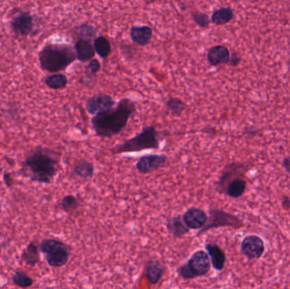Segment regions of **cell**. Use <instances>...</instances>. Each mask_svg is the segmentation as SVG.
I'll list each match as a JSON object with an SVG mask.
<instances>
[{"mask_svg":"<svg viewBox=\"0 0 290 289\" xmlns=\"http://www.w3.org/2000/svg\"><path fill=\"white\" fill-rule=\"evenodd\" d=\"M60 153L50 148H32L26 153L20 174L33 182L51 183L60 171Z\"/></svg>","mask_w":290,"mask_h":289,"instance_id":"obj_1","label":"cell"},{"mask_svg":"<svg viewBox=\"0 0 290 289\" xmlns=\"http://www.w3.org/2000/svg\"><path fill=\"white\" fill-rule=\"evenodd\" d=\"M136 111V105L129 99H122L115 108L93 116L92 126L95 134L101 138H110L119 134L128 126V121Z\"/></svg>","mask_w":290,"mask_h":289,"instance_id":"obj_2","label":"cell"},{"mask_svg":"<svg viewBox=\"0 0 290 289\" xmlns=\"http://www.w3.org/2000/svg\"><path fill=\"white\" fill-rule=\"evenodd\" d=\"M76 60L75 49L64 43H48L38 53L40 67L50 73L65 71Z\"/></svg>","mask_w":290,"mask_h":289,"instance_id":"obj_3","label":"cell"},{"mask_svg":"<svg viewBox=\"0 0 290 289\" xmlns=\"http://www.w3.org/2000/svg\"><path fill=\"white\" fill-rule=\"evenodd\" d=\"M161 139V133L157 131L155 126L152 125L144 126L136 136L113 148L110 153L115 155L123 153L139 152L142 150H159Z\"/></svg>","mask_w":290,"mask_h":289,"instance_id":"obj_4","label":"cell"},{"mask_svg":"<svg viewBox=\"0 0 290 289\" xmlns=\"http://www.w3.org/2000/svg\"><path fill=\"white\" fill-rule=\"evenodd\" d=\"M40 252L45 255L48 265L54 268L66 266L70 259L71 248L60 240L48 238L39 245Z\"/></svg>","mask_w":290,"mask_h":289,"instance_id":"obj_5","label":"cell"},{"mask_svg":"<svg viewBox=\"0 0 290 289\" xmlns=\"http://www.w3.org/2000/svg\"><path fill=\"white\" fill-rule=\"evenodd\" d=\"M208 220L205 225L197 232V236H199L212 229L218 227H233L238 229L243 226V221L238 218V216L233 214L226 212L224 210L218 209H210Z\"/></svg>","mask_w":290,"mask_h":289,"instance_id":"obj_6","label":"cell"},{"mask_svg":"<svg viewBox=\"0 0 290 289\" xmlns=\"http://www.w3.org/2000/svg\"><path fill=\"white\" fill-rule=\"evenodd\" d=\"M186 264L190 270L193 279L207 275L212 266L209 255L204 250H198L193 253Z\"/></svg>","mask_w":290,"mask_h":289,"instance_id":"obj_7","label":"cell"},{"mask_svg":"<svg viewBox=\"0 0 290 289\" xmlns=\"http://www.w3.org/2000/svg\"><path fill=\"white\" fill-rule=\"evenodd\" d=\"M168 158L164 155H145L137 161V171L140 174H149L161 169L168 163Z\"/></svg>","mask_w":290,"mask_h":289,"instance_id":"obj_8","label":"cell"},{"mask_svg":"<svg viewBox=\"0 0 290 289\" xmlns=\"http://www.w3.org/2000/svg\"><path fill=\"white\" fill-rule=\"evenodd\" d=\"M241 252L248 260L259 259L265 252L264 241L256 235L245 236L241 244Z\"/></svg>","mask_w":290,"mask_h":289,"instance_id":"obj_9","label":"cell"},{"mask_svg":"<svg viewBox=\"0 0 290 289\" xmlns=\"http://www.w3.org/2000/svg\"><path fill=\"white\" fill-rule=\"evenodd\" d=\"M33 16L28 11H21L14 16L11 21V27L14 33L21 37H26L33 31Z\"/></svg>","mask_w":290,"mask_h":289,"instance_id":"obj_10","label":"cell"},{"mask_svg":"<svg viewBox=\"0 0 290 289\" xmlns=\"http://www.w3.org/2000/svg\"><path fill=\"white\" fill-rule=\"evenodd\" d=\"M115 104V100L110 95L98 93L89 98L85 105V108L89 115L95 116L97 114L113 108Z\"/></svg>","mask_w":290,"mask_h":289,"instance_id":"obj_11","label":"cell"},{"mask_svg":"<svg viewBox=\"0 0 290 289\" xmlns=\"http://www.w3.org/2000/svg\"><path fill=\"white\" fill-rule=\"evenodd\" d=\"M183 218L189 228L199 230L206 224L208 215L199 208L191 207L184 212Z\"/></svg>","mask_w":290,"mask_h":289,"instance_id":"obj_12","label":"cell"},{"mask_svg":"<svg viewBox=\"0 0 290 289\" xmlns=\"http://www.w3.org/2000/svg\"><path fill=\"white\" fill-rule=\"evenodd\" d=\"M243 168H244L243 165L238 163H232L226 166L216 183V189L217 192L222 194L226 184L232 179L235 178L236 176L238 177V176H240L239 173H241L240 171Z\"/></svg>","mask_w":290,"mask_h":289,"instance_id":"obj_13","label":"cell"},{"mask_svg":"<svg viewBox=\"0 0 290 289\" xmlns=\"http://www.w3.org/2000/svg\"><path fill=\"white\" fill-rule=\"evenodd\" d=\"M165 266L158 260H149L145 266V274L146 278L149 283L156 285L159 283L162 276L165 274Z\"/></svg>","mask_w":290,"mask_h":289,"instance_id":"obj_14","label":"cell"},{"mask_svg":"<svg viewBox=\"0 0 290 289\" xmlns=\"http://www.w3.org/2000/svg\"><path fill=\"white\" fill-rule=\"evenodd\" d=\"M165 227L168 229V232L175 237L184 236L186 234H188L191 230L186 225L183 216H180V215L172 216L170 218H168L165 221Z\"/></svg>","mask_w":290,"mask_h":289,"instance_id":"obj_15","label":"cell"},{"mask_svg":"<svg viewBox=\"0 0 290 289\" xmlns=\"http://www.w3.org/2000/svg\"><path fill=\"white\" fill-rule=\"evenodd\" d=\"M94 171L95 168L94 164L92 163L91 161H88L87 159L81 158L74 162L71 173L78 178L87 180L94 176Z\"/></svg>","mask_w":290,"mask_h":289,"instance_id":"obj_16","label":"cell"},{"mask_svg":"<svg viewBox=\"0 0 290 289\" xmlns=\"http://www.w3.org/2000/svg\"><path fill=\"white\" fill-rule=\"evenodd\" d=\"M230 52L227 47L222 45L212 47L207 54V61L212 66L227 64L230 61Z\"/></svg>","mask_w":290,"mask_h":289,"instance_id":"obj_17","label":"cell"},{"mask_svg":"<svg viewBox=\"0 0 290 289\" xmlns=\"http://www.w3.org/2000/svg\"><path fill=\"white\" fill-rule=\"evenodd\" d=\"M205 250L207 254L209 255L212 266L216 271H222L224 268L226 264V255L223 250L217 245L212 244H206Z\"/></svg>","mask_w":290,"mask_h":289,"instance_id":"obj_18","label":"cell"},{"mask_svg":"<svg viewBox=\"0 0 290 289\" xmlns=\"http://www.w3.org/2000/svg\"><path fill=\"white\" fill-rule=\"evenodd\" d=\"M153 35V30L148 26H134L130 31L133 42L139 46H146L150 42Z\"/></svg>","mask_w":290,"mask_h":289,"instance_id":"obj_19","label":"cell"},{"mask_svg":"<svg viewBox=\"0 0 290 289\" xmlns=\"http://www.w3.org/2000/svg\"><path fill=\"white\" fill-rule=\"evenodd\" d=\"M247 188V182L244 179L240 177H235L228 181L226 184L224 189L222 191V194L233 198V199H238V198L243 196Z\"/></svg>","mask_w":290,"mask_h":289,"instance_id":"obj_20","label":"cell"},{"mask_svg":"<svg viewBox=\"0 0 290 289\" xmlns=\"http://www.w3.org/2000/svg\"><path fill=\"white\" fill-rule=\"evenodd\" d=\"M75 51H76V59L81 62L90 61L94 59L95 56V50L94 46L88 40L79 38L78 41L75 44Z\"/></svg>","mask_w":290,"mask_h":289,"instance_id":"obj_21","label":"cell"},{"mask_svg":"<svg viewBox=\"0 0 290 289\" xmlns=\"http://www.w3.org/2000/svg\"><path fill=\"white\" fill-rule=\"evenodd\" d=\"M21 260L31 267L37 266L40 262L39 247L36 243H30L21 253Z\"/></svg>","mask_w":290,"mask_h":289,"instance_id":"obj_22","label":"cell"},{"mask_svg":"<svg viewBox=\"0 0 290 289\" xmlns=\"http://www.w3.org/2000/svg\"><path fill=\"white\" fill-rule=\"evenodd\" d=\"M233 11L230 8H221L212 14V21L217 26H222L230 22L233 18Z\"/></svg>","mask_w":290,"mask_h":289,"instance_id":"obj_23","label":"cell"},{"mask_svg":"<svg viewBox=\"0 0 290 289\" xmlns=\"http://www.w3.org/2000/svg\"><path fill=\"white\" fill-rule=\"evenodd\" d=\"M45 84L51 89H60L66 87L68 82V79L64 74L53 73L50 76H46L45 79Z\"/></svg>","mask_w":290,"mask_h":289,"instance_id":"obj_24","label":"cell"},{"mask_svg":"<svg viewBox=\"0 0 290 289\" xmlns=\"http://www.w3.org/2000/svg\"><path fill=\"white\" fill-rule=\"evenodd\" d=\"M165 107L173 116L179 117L185 111L186 104L178 98H170L165 103Z\"/></svg>","mask_w":290,"mask_h":289,"instance_id":"obj_25","label":"cell"},{"mask_svg":"<svg viewBox=\"0 0 290 289\" xmlns=\"http://www.w3.org/2000/svg\"><path fill=\"white\" fill-rule=\"evenodd\" d=\"M94 47L95 52L101 57V58H107L110 56L111 47L110 43L105 37H98L95 38L94 42Z\"/></svg>","mask_w":290,"mask_h":289,"instance_id":"obj_26","label":"cell"},{"mask_svg":"<svg viewBox=\"0 0 290 289\" xmlns=\"http://www.w3.org/2000/svg\"><path fill=\"white\" fill-rule=\"evenodd\" d=\"M12 281L16 286L21 288H27L33 285V279L24 271H16L12 276Z\"/></svg>","mask_w":290,"mask_h":289,"instance_id":"obj_27","label":"cell"},{"mask_svg":"<svg viewBox=\"0 0 290 289\" xmlns=\"http://www.w3.org/2000/svg\"><path fill=\"white\" fill-rule=\"evenodd\" d=\"M60 205H61L62 210L66 213H73L77 210L80 204L77 199L73 195H66L63 198Z\"/></svg>","mask_w":290,"mask_h":289,"instance_id":"obj_28","label":"cell"},{"mask_svg":"<svg viewBox=\"0 0 290 289\" xmlns=\"http://www.w3.org/2000/svg\"><path fill=\"white\" fill-rule=\"evenodd\" d=\"M76 34L81 39L90 40L94 38L96 35V29L94 26H90L89 24H81L80 26L76 27Z\"/></svg>","mask_w":290,"mask_h":289,"instance_id":"obj_29","label":"cell"},{"mask_svg":"<svg viewBox=\"0 0 290 289\" xmlns=\"http://www.w3.org/2000/svg\"><path fill=\"white\" fill-rule=\"evenodd\" d=\"M192 16L195 23L202 28H206L209 26L211 21H210L209 16H207L206 14L195 11V12H193Z\"/></svg>","mask_w":290,"mask_h":289,"instance_id":"obj_30","label":"cell"},{"mask_svg":"<svg viewBox=\"0 0 290 289\" xmlns=\"http://www.w3.org/2000/svg\"><path fill=\"white\" fill-rule=\"evenodd\" d=\"M101 65H100V61L95 59H93L89 62V66H87V73L89 72L90 74H96L98 71H100Z\"/></svg>","mask_w":290,"mask_h":289,"instance_id":"obj_31","label":"cell"},{"mask_svg":"<svg viewBox=\"0 0 290 289\" xmlns=\"http://www.w3.org/2000/svg\"><path fill=\"white\" fill-rule=\"evenodd\" d=\"M4 181L8 187H11L13 185V178L11 176V174L9 172H5L4 174Z\"/></svg>","mask_w":290,"mask_h":289,"instance_id":"obj_32","label":"cell"},{"mask_svg":"<svg viewBox=\"0 0 290 289\" xmlns=\"http://www.w3.org/2000/svg\"><path fill=\"white\" fill-rule=\"evenodd\" d=\"M282 166H283L285 171L290 173V157H286L283 159Z\"/></svg>","mask_w":290,"mask_h":289,"instance_id":"obj_33","label":"cell"},{"mask_svg":"<svg viewBox=\"0 0 290 289\" xmlns=\"http://www.w3.org/2000/svg\"><path fill=\"white\" fill-rule=\"evenodd\" d=\"M230 62L231 65L233 66H237L239 62H240V59L238 58V56L234 55V56H230Z\"/></svg>","mask_w":290,"mask_h":289,"instance_id":"obj_34","label":"cell"},{"mask_svg":"<svg viewBox=\"0 0 290 289\" xmlns=\"http://www.w3.org/2000/svg\"><path fill=\"white\" fill-rule=\"evenodd\" d=\"M282 207L285 208V209H287V208L290 207V200L288 198L285 196L283 199H282Z\"/></svg>","mask_w":290,"mask_h":289,"instance_id":"obj_35","label":"cell"},{"mask_svg":"<svg viewBox=\"0 0 290 289\" xmlns=\"http://www.w3.org/2000/svg\"><path fill=\"white\" fill-rule=\"evenodd\" d=\"M4 247H5V243L3 244H0V255L2 254V251H3Z\"/></svg>","mask_w":290,"mask_h":289,"instance_id":"obj_36","label":"cell"},{"mask_svg":"<svg viewBox=\"0 0 290 289\" xmlns=\"http://www.w3.org/2000/svg\"><path fill=\"white\" fill-rule=\"evenodd\" d=\"M0 210H1V203H0Z\"/></svg>","mask_w":290,"mask_h":289,"instance_id":"obj_37","label":"cell"}]
</instances>
